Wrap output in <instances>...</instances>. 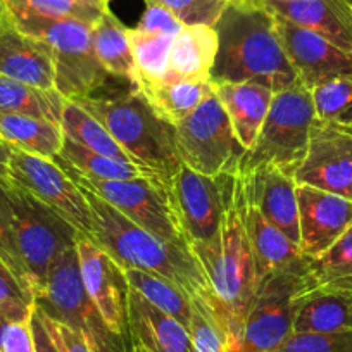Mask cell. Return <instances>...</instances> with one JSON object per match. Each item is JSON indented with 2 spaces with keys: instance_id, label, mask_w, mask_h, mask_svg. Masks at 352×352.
Returning a JSON list of instances; mask_svg holds the SVG:
<instances>
[{
  "instance_id": "cb8c5ba5",
  "label": "cell",
  "mask_w": 352,
  "mask_h": 352,
  "mask_svg": "<svg viewBox=\"0 0 352 352\" xmlns=\"http://www.w3.org/2000/svg\"><path fill=\"white\" fill-rule=\"evenodd\" d=\"M128 314L133 345H144L151 352H192L188 328L131 289Z\"/></svg>"
},
{
  "instance_id": "7402d4cb",
  "label": "cell",
  "mask_w": 352,
  "mask_h": 352,
  "mask_svg": "<svg viewBox=\"0 0 352 352\" xmlns=\"http://www.w3.org/2000/svg\"><path fill=\"white\" fill-rule=\"evenodd\" d=\"M242 197L243 225H245L250 249H252L254 261H256L259 282L263 276L270 275V273L294 268L297 264L304 263L306 256H302L299 245H296L292 240L287 239L276 226H273L268 219L264 218L256 202L245 194L243 185Z\"/></svg>"
},
{
  "instance_id": "3957f363",
  "label": "cell",
  "mask_w": 352,
  "mask_h": 352,
  "mask_svg": "<svg viewBox=\"0 0 352 352\" xmlns=\"http://www.w3.org/2000/svg\"><path fill=\"white\" fill-rule=\"evenodd\" d=\"M219 38L211 83L254 81L282 92L299 83L275 28V19L261 8L226 6L214 25Z\"/></svg>"
},
{
  "instance_id": "816d5d0a",
  "label": "cell",
  "mask_w": 352,
  "mask_h": 352,
  "mask_svg": "<svg viewBox=\"0 0 352 352\" xmlns=\"http://www.w3.org/2000/svg\"><path fill=\"white\" fill-rule=\"evenodd\" d=\"M2 19H4V9L0 8V25H2Z\"/></svg>"
},
{
  "instance_id": "e575fe53",
  "label": "cell",
  "mask_w": 352,
  "mask_h": 352,
  "mask_svg": "<svg viewBox=\"0 0 352 352\" xmlns=\"http://www.w3.org/2000/svg\"><path fill=\"white\" fill-rule=\"evenodd\" d=\"M311 96L318 120L352 130V74L318 85Z\"/></svg>"
},
{
  "instance_id": "484cf974",
  "label": "cell",
  "mask_w": 352,
  "mask_h": 352,
  "mask_svg": "<svg viewBox=\"0 0 352 352\" xmlns=\"http://www.w3.org/2000/svg\"><path fill=\"white\" fill-rule=\"evenodd\" d=\"M137 88L159 118L176 126L208 97L212 85L211 81H188L164 76L155 81H138Z\"/></svg>"
},
{
  "instance_id": "7a4b0ae2",
  "label": "cell",
  "mask_w": 352,
  "mask_h": 352,
  "mask_svg": "<svg viewBox=\"0 0 352 352\" xmlns=\"http://www.w3.org/2000/svg\"><path fill=\"white\" fill-rule=\"evenodd\" d=\"M81 190L92 211L94 242L99 243L121 268L162 276L180 287L190 299L204 300L212 311L211 285L188 247L152 235L124 218L99 195L85 188Z\"/></svg>"
},
{
  "instance_id": "f907efd6",
  "label": "cell",
  "mask_w": 352,
  "mask_h": 352,
  "mask_svg": "<svg viewBox=\"0 0 352 352\" xmlns=\"http://www.w3.org/2000/svg\"><path fill=\"white\" fill-rule=\"evenodd\" d=\"M131 352H151V351H148V349H145L144 345L135 344V345H133V349H131Z\"/></svg>"
},
{
  "instance_id": "ee69618b",
  "label": "cell",
  "mask_w": 352,
  "mask_h": 352,
  "mask_svg": "<svg viewBox=\"0 0 352 352\" xmlns=\"http://www.w3.org/2000/svg\"><path fill=\"white\" fill-rule=\"evenodd\" d=\"M40 313H42V318L45 321V327L49 330L50 337L54 338L56 345L59 347V352H96L83 335L74 331L73 328L66 327L60 321L49 318L42 309H40Z\"/></svg>"
},
{
  "instance_id": "d6a6232c",
  "label": "cell",
  "mask_w": 352,
  "mask_h": 352,
  "mask_svg": "<svg viewBox=\"0 0 352 352\" xmlns=\"http://www.w3.org/2000/svg\"><path fill=\"white\" fill-rule=\"evenodd\" d=\"M131 56L138 81H155L168 74L169 52L175 36L159 32H145L140 28H128Z\"/></svg>"
},
{
  "instance_id": "836d02e7",
  "label": "cell",
  "mask_w": 352,
  "mask_h": 352,
  "mask_svg": "<svg viewBox=\"0 0 352 352\" xmlns=\"http://www.w3.org/2000/svg\"><path fill=\"white\" fill-rule=\"evenodd\" d=\"M0 8L9 16H40V18H69L94 25L109 8L83 0H0Z\"/></svg>"
},
{
  "instance_id": "8d00e7d4",
  "label": "cell",
  "mask_w": 352,
  "mask_h": 352,
  "mask_svg": "<svg viewBox=\"0 0 352 352\" xmlns=\"http://www.w3.org/2000/svg\"><path fill=\"white\" fill-rule=\"evenodd\" d=\"M192 352H230L228 342L214 313L204 300L192 299V318L188 324Z\"/></svg>"
},
{
  "instance_id": "4dcf8cb0",
  "label": "cell",
  "mask_w": 352,
  "mask_h": 352,
  "mask_svg": "<svg viewBox=\"0 0 352 352\" xmlns=\"http://www.w3.org/2000/svg\"><path fill=\"white\" fill-rule=\"evenodd\" d=\"M60 128H63L64 137L71 138L90 151L118 159V161L133 162L130 155L121 148V145L114 140L113 135L104 128V124L73 100L66 99L63 118H60Z\"/></svg>"
},
{
  "instance_id": "603a6c76",
  "label": "cell",
  "mask_w": 352,
  "mask_h": 352,
  "mask_svg": "<svg viewBox=\"0 0 352 352\" xmlns=\"http://www.w3.org/2000/svg\"><path fill=\"white\" fill-rule=\"evenodd\" d=\"M219 102L225 107L235 131L236 140L243 148H250L268 116L275 92L254 81L242 83H211Z\"/></svg>"
},
{
  "instance_id": "8992f818",
  "label": "cell",
  "mask_w": 352,
  "mask_h": 352,
  "mask_svg": "<svg viewBox=\"0 0 352 352\" xmlns=\"http://www.w3.org/2000/svg\"><path fill=\"white\" fill-rule=\"evenodd\" d=\"M314 120L313 96L300 81L276 92L256 142L243 152L236 175L245 176L263 168L296 175L306 154Z\"/></svg>"
},
{
  "instance_id": "9c48e42d",
  "label": "cell",
  "mask_w": 352,
  "mask_h": 352,
  "mask_svg": "<svg viewBox=\"0 0 352 352\" xmlns=\"http://www.w3.org/2000/svg\"><path fill=\"white\" fill-rule=\"evenodd\" d=\"M74 245L64 250L52 264L45 287L35 297V306L49 318L83 335L96 352H131L133 347L109 330L88 296Z\"/></svg>"
},
{
  "instance_id": "5b68a950",
  "label": "cell",
  "mask_w": 352,
  "mask_h": 352,
  "mask_svg": "<svg viewBox=\"0 0 352 352\" xmlns=\"http://www.w3.org/2000/svg\"><path fill=\"white\" fill-rule=\"evenodd\" d=\"M9 19L19 32L50 47L56 66V90L64 99L97 96L114 78L100 66L94 52L92 25L80 19L40 16H9Z\"/></svg>"
},
{
  "instance_id": "ac0fdd59",
  "label": "cell",
  "mask_w": 352,
  "mask_h": 352,
  "mask_svg": "<svg viewBox=\"0 0 352 352\" xmlns=\"http://www.w3.org/2000/svg\"><path fill=\"white\" fill-rule=\"evenodd\" d=\"M0 76L43 90H56V66L50 47L19 32L6 11L0 25Z\"/></svg>"
},
{
  "instance_id": "d4e9b609",
  "label": "cell",
  "mask_w": 352,
  "mask_h": 352,
  "mask_svg": "<svg viewBox=\"0 0 352 352\" xmlns=\"http://www.w3.org/2000/svg\"><path fill=\"white\" fill-rule=\"evenodd\" d=\"M218 49L219 38L214 26H184L173 40L166 76L188 81H209Z\"/></svg>"
},
{
  "instance_id": "74e56055",
  "label": "cell",
  "mask_w": 352,
  "mask_h": 352,
  "mask_svg": "<svg viewBox=\"0 0 352 352\" xmlns=\"http://www.w3.org/2000/svg\"><path fill=\"white\" fill-rule=\"evenodd\" d=\"M33 306H35V299L32 294L0 261V318L28 320L32 316Z\"/></svg>"
},
{
  "instance_id": "f35d334b",
  "label": "cell",
  "mask_w": 352,
  "mask_h": 352,
  "mask_svg": "<svg viewBox=\"0 0 352 352\" xmlns=\"http://www.w3.org/2000/svg\"><path fill=\"white\" fill-rule=\"evenodd\" d=\"M168 9L185 26H214L226 9L225 0H145Z\"/></svg>"
},
{
  "instance_id": "ffe728a7",
  "label": "cell",
  "mask_w": 352,
  "mask_h": 352,
  "mask_svg": "<svg viewBox=\"0 0 352 352\" xmlns=\"http://www.w3.org/2000/svg\"><path fill=\"white\" fill-rule=\"evenodd\" d=\"M352 331V285L324 283L304 290L297 299L294 333Z\"/></svg>"
},
{
  "instance_id": "f546056e",
  "label": "cell",
  "mask_w": 352,
  "mask_h": 352,
  "mask_svg": "<svg viewBox=\"0 0 352 352\" xmlns=\"http://www.w3.org/2000/svg\"><path fill=\"white\" fill-rule=\"evenodd\" d=\"M57 157L63 159L64 162H67L71 168L76 169L81 175L88 176V178H97V180H135V178H142V176L161 178L157 173L151 171V169L140 168L133 162H123L107 157V155L76 144L67 137H64L63 147H60Z\"/></svg>"
},
{
  "instance_id": "30bf717a",
  "label": "cell",
  "mask_w": 352,
  "mask_h": 352,
  "mask_svg": "<svg viewBox=\"0 0 352 352\" xmlns=\"http://www.w3.org/2000/svg\"><path fill=\"white\" fill-rule=\"evenodd\" d=\"M54 159L76 182L78 187L99 195L131 223L166 242L188 247L173 208L169 188L161 178L142 176L135 180H97L78 173L57 155Z\"/></svg>"
},
{
  "instance_id": "4316f807",
  "label": "cell",
  "mask_w": 352,
  "mask_h": 352,
  "mask_svg": "<svg viewBox=\"0 0 352 352\" xmlns=\"http://www.w3.org/2000/svg\"><path fill=\"white\" fill-rule=\"evenodd\" d=\"M0 140L12 148L40 157L54 159L63 147L60 124L23 114H0Z\"/></svg>"
},
{
  "instance_id": "bcb514c9",
  "label": "cell",
  "mask_w": 352,
  "mask_h": 352,
  "mask_svg": "<svg viewBox=\"0 0 352 352\" xmlns=\"http://www.w3.org/2000/svg\"><path fill=\"white\" fill-rule=\"evenodd\" d=\"M12 147L0 140V187H11V175H9V162H11Z\"/></svg>"
},
{
  "instance_id": "ba28073f",
  "label": "cell",
  "mask_w": 352,
  "mask_h": 352,
  "mask_svg": "<svg viewBox=\"0 0 352 352\" xmlns=\"http://www.w3.org/2000/svg\"><path fill=\"white\" fill-rule=\"evenodd\" d=\"M4 194L16 245L36 297L45 287L52 264L76 243L81 233L23 188L11 185L4 187Z\"/></svg>"
},
{
  "instance_id": "681fc988",
  "label": "cell",
  "mask_w": 352,
  "mask_h": 352,
  "mask_svg": "<svg viewBox=\"0 0 352 352\" xmlns=\"http://www.w3.org/2000/svg\"><path fill=\"white\" fill-rule=\"evenodd\" d=\"M285 2H290V0H263V6H273V4H285Z\"/></svg>"
},
{
  "instance_id": "e0dca14e",
  "label": "cell",
  "mask_w": 352,
  "mask_h": 352,
  "mask_svg": "<svg viewBox=\"0 0 352 352\" xmlns=\"http://www.w3.org/2000/svg\"><path fill=\"white\" fill-rule=\"evenodd\" d=\"M297 206L299 249L306 257L321 256L352 226L351 199L307 185H297Z\"/></svg>"
},
{
  "instance_id": "6da1fadb",
  "label": "cell",
  "mask_w": 352,
  "mask_h": 352,
  "mask_svg": "<svg viewBox=\"0 0 352 352\" xmlns=\"http://www.w3.org/2000/svg\"><path fill=\"white\" fill-rule=\"evenodd\" d=\"M242 180L236 175L235 194L211 242L190 245L192 254L208 276L212 292V311L228 342V351L242 333L259 275L242 216Z\"/></svg>"
},
{
  "instance_id": "1f68e13d",
  "label": "cell",
  "mask_w": 352,
  "mask_h": 352,
  "mask_svg": "<svg viewBox=\"0 0 352 352\" xmlns=\"http://www.w3.org/2000/svg\"><path fill=\"white\" fill-rule=\"evenodd\" d=\"M124 273L131 290L188 328L192 318V299L180 287L162 276L140 270H124Z\"/></svg>"
},
{
  "instance_id": "83f0119b",
  "label": "cell",
  "mask_w": 352,
  "mask_h": 352,
  "mask_svg": "<svg viewBox=\"0 0 352 352\" xmlns=\"http://www.w3.org/2000/svg\"><path fill=\"white\" fill-rule=\"evenodd\" d=\"M92 47L100 66L111 76L137 87V71L128 40V28L111 12V9H106L92 25Z\"/></svg>"
},
{
  "instance_id": "ab89813d",
  "label": "cell",
  "mask_w": 352,
  "mask_h": 352,
  "mask_svg": "<svg viewBox=\"0 0 352 352\" xmlns=\"http://www.w3.org/2000/svg\"><path fill=\"white\" fill-rule=\"evenodd\" d=\"M276 352H352V331L292 333Z\"/></svg>"
},
{
  "instance_id": "d6986e66",
  "label": "cell",
  "mask_w": 352,
  "mask_h": 352,
  "mask_svg": "<svg viewBox=\"0 0 352 352\" xmlns=\"http://www.w3.org/2000/svg\"><path fill=\"white\" fill-rule=\"evenodd\" d=\"M240 178L245 194L256 202L264 218L299 245V206L294 175L276 168H263Z\"/></svg>"
},
{
  "instance_id": "c3c4849f",
  "label": "cell",
  "mask_w": 352,
  "mask_h": 352,
  "mask_svg": "<svg viewBox=\"0 0 352 352\" xmlns=\"http://www.w3.org/2000/svg\"><path fill=\"white\" fill-rule=\"evenodd\" d=\"M83 2L97 4V6H100V8H109V0H83Z\"/></svg>"
},
{
  "instance_id": "5bb4252c",
  "label": "cell",
  "mask_w": 352,
  "mask_h": 352,
  "mask_svg": "<svg viewBox=\"0 0 352 352\" xmlns=\"http://www.w3.org/2000/svg\"><path fill=\"white\" fill-rule=\"evenodd\" d=\"M294 180L352 201V130L316 118Z\"/></svg>"
},
{
  "instance_id": "4fadbf2b",
  "label": "cell",
  "mask_w": 352,
  "mask_h": 352,
  "mask_svg": "<svg viewBox=\"0 0 352 352\" xmlns=\"http://www.w3.org/2000/svg\"><path fill=\"white\" fill-rule=\"evenodd\" d=\"M11 185L23 188L66 219L78 233L94 240V218L83 190L56 159L12 148Z\"/></svg>"
},
{
  "instance_id": "7dc6e473",
  "label": "cell",
  "mask_w": 352,
  "mask_h": 352,
  "mask_svg": "<svg viewBox=\"0 0 352 352\" xmlns=\"http://www.w3.org/2000/svg\"><path fill=\"white\" fill-rule=\"evenodd\" d=\"M228 6H235V8H261L263 0H225Z\"/></svg>"
},
{
  "instance_id": "52a82bcc",
  "label": "cell",
  "mask_w": 352,
  "mask_h": 352,
  "mask_svg": "<svg viewBox=\"0 0 352 352\" xmlns=\"http://www.w3.org/2000/svg\"><path fill=\"white\" fill-rule=\"evenodd\" d=\"M316 287L309 275V257L294 268L263 276L257 285L239 340L230 352H276L294 333L297 299Z\"/></svg>"
},
{
  "instance_id": "277c9868",
  "label": "cell",
  "mask_w": 352,
  "mask_h": 352,
  "mask_svg": "<svg viewBox=\"0 0 352 352\" xmlns=\"http://www.w3.org/2000/svg\"><path fill=\"white\" fill-rule=\"evenodd\" d=\"M73 102L97 118L135 164L157 173L169 188L182 164L175 126L154 113L137 87L126 85L121 92L80 97Z\"/></svg>"
},
{
  "instance_id": "f5cc1de1",
  "label": "cell",
  "mask_w": 352,
  "mask_h": 352,
  "mask_svg": "<svg viewBox=\"0 0 352 352\" xmlns=\"http://www.w3.org/2000/svg\"><path fill=\"white\" fill-rule=\"evenodd\" d=\"M351 4H352V0H351Z\"/></svg>"
},
{
  "instance_id": "7bdbcfd3",
  "label": "cell",
  "mask_w": 352,
  "mask_h": 352,
  "mask_svg": "<svg viewBox=\"0 0 352 352\" xmlns=\"http://www.w3.org/2000/svg\"><path fill=\"white\" fill-rule=\"evenodd\" d=\"M184 23L176 18L173 12L155 2H145V11L138 21L137 28L145 30V32H159L166 35L176 36L184 30Z\"/></svg>"
},
{
  "instance_id": "9a60e30c",
  "label": "cell",
  "mask_w": 352,
  "mask_h": 352,
  "mask_svg": "<svg viewBox=\"0 0 352 352\" xmlns=\"http://www.w3.org/2000/svg\"><path fill=\"white\" fill-rule=\"evenodd\" d=\"M74 247H76L81 280L88 296L99 309L109 330L123 338L130 347H133L130 314H128L130 285H128L126 273L92 239L80 235Z\"/></svg>"
},
{
  "instance_id": "f6af8a7d",
  "label": "cell",
  "mask_w": 352,
  "mask_h": 352,
  "mask_svg": "<svg viewBox=\"0 0 352 352\" xmlns=\"http://www.w3.org/2000/svg\"><path fill=\"white\" fill-rule=\"evenodd\" d=\"M32 331H33V340H35V352H59V347L56 345L54 338L50 337L49 330L45 327L42 313L36 306H33L32 311Z\"/></svg>"
},
{
  "instance_id": "b9f144b4",
  "label": "cell",
  "mask_w": 352,
  "mask_h": 352,
  "mask_svg": "<svg viewBox=\"0 0 352 352\" xmlns=\"http://www.w3.org/2000/svg\"><path fill=\"white\" fill-rule=\"evenodd\" d=\"M30 318L28 320L0 318V352H35Z\"/></svg>"
},
{
  "instance_id": "f1b7e54d",
  "label": "cell",
  "mask_w": 352,
  "mask_h": 352,
  "mask_svg": "<svg viewBox=\"0 0 352 352\" xmlns=\"http://www.w3.org/2000/svg\"><path fill=\"white\" fill-rule=\"evenodd\" d=\"M66 99L57 90H43L0 76V114H23L60 124Z\"/></svg>"
},
{
  "instance_id": "d590c367",
  "label": "cell",
  "mask_w": 352,
  "mask_h": 352,
  "mask_svg": "<svg viewBox=\"0 0 352 352\" xmlns=\"http://www.w3.org/2000/svg\"><path fill=\"white\" fill-rule=\"evenodd\" d=\"M309 275L316 285H352V226L321 256L309 257Z\"/></svg>"
},
{
  "instance_id": "44dd1931",
  "label": "cell",
  "mask_w": 352,
  "mask_h": 352,
  "mask_svg": "<svg viewBox=\"0 0 352 352\" xmlns=\"http://www.w3.org/2000/svg\"><path fill=\"white\" fill-rule=\"evenodd\" d=\"M270 14L324 36L338 49L352 54L351 0H290L266 6Z\"/></svg>"
},
{
  "instance_id": "8fae6325",
  "label": "cell",
  "mask_w": 352,
  "mask_h": 352,
  "mask_svg": "<svg viewBox=\"0 0 352 352\" xmlns=\"http://www.w3.org/2000/svg\"><path fill=\"white\" fill-rule=\"evenodd\" d=\"M182 164L206 176L236 175L245 148L236 140L225 107L214 90L175 126Z\"/></svg>"
},
{
  "instance_id": "60d3db41",
  "label": "cell",
  "mask_w": 352,
  "mask_h": 352,
  "mask_svg": "<svg viewBox=\"0 0 352 352\" xmlns=\"http://www.w3.org/2000/svg\"><path fill=\"white\" fill-rule=\"evenodd\" d=\"M0 261L11 270V273L18 278V282L33 296L28 273H26L25 264H23L21 256H19L18 245H16L14 232H12L11 218H9L8 202H6L4 187H0Z\"/></svg>"
},
{
  "instance_id": "7c38bea8",
  "label": "cell",
  "mask_w": 352,
  "mask_h": 352,
  "mask_svg": "<svg viewBox=\"0 0 352 352\" xmlns=\"http://www.w3.org/2000/svg\"><path fill=\"white\" fill-rule=\"evenodd\" d=\"M235 184L236 175L206 176L180 164L169 184V195L188 247L218 236Z\"/></svg>"
},
{
  "instance_id": "2e32d148",
  "label": "cell",
  "mask_w": 352,
  "mask_h": 352,
  "mask_svg": "<svg viewBox=\"0 0 352 352\" xmlns=\"http://www.w3.org/2000/svg\"><path fill=\"white\" fill-rule=\"evenodd\" d=\"M273 19L283 52L304 87L313 90L324 81L352 74V54L338 49L330 40L311 30L276 16Z\"/></svg>"
}]
</instances>
